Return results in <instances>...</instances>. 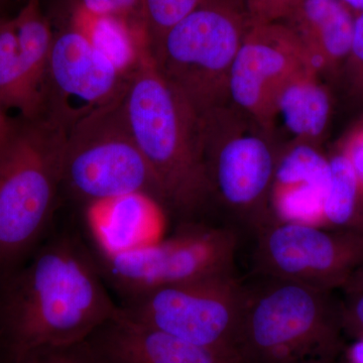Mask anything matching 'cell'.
Masks as SVG:
<instances>
[{"label":"cell","mask_w":363,"mask_h":363,"mask_svg":"<svg viewBox=\"0 0 363 363\" xmlns=\"http://www.w3.org/2000/svg\"><path fill=\"white\" fill-rule=\"evenodd\" d=\"M252 238L255 277L334 291L363 264V236L348 231L276 221Z\"/></svg>","instance_id":"9c48e42d"},{"label":"cell","mask_w":363,"mask_h":363,"mask_svg":"<svg viewBox=\"0 0 363 363\" xmlns=\"http://www.w3.org/2000/svg\"><path fill=\"white\" fill-rule=\"evenodd\" d=\"M250 25L279 23L288 18L298 0H240Z\"/></svg>","instance_id":"603a6c76"},{"label":"cell","mask_w":363,"mask_h":363,"mask_svg":"<svg viewBox=\"0 0 363 363\" xmlns=\"http://www.w3.org/2000/svg\"><path fill=\"white\" fill-rule=\"evenodd\" d=\"M342 290L345 293L363 294V264L353 272Z\"/></svg>","instance_id":"83f0119b"},{"label":"cell","mask_w":363,"mask_h":363,"mask_svg":"<svg viewBox=\"0 0 363 363\" xmlns=\"http://www.w3.org/2000/svg\"><path fill=\"white\" fill-rule=\"evenodd\" d=\"M346 62L355 90L363 93V11L355 14L350 52Z\"/></svg>","instance_id":"d4e9b609"},{"label":"cell","mask_w":363,"mask_h":363,"mask_svg":"<svg viewBox=\"0 0 363 363\" xmlns=\"http://www.w3.org/2000/svg\"><path fill=\"white\" fill-rule=\"evenodd\" d=\"M340 1L354 14L363 11V0H340Z\"/></svg>","instance_id":"f546056e"},{"label":"cell","mask_w":363,"mask_h":363,"mask_svg":"<svg viewBox=\"0 0 363 363\" xmlns=\"http://www.w3.org/2000/svg\"><path fill=\"white\" fill-rule=\"evenodd\" d=\"M250 23L240 0H205L154 50L167 80L200 116L222 108L234 60Z\"/></svg>","instance_id":"5b68a950"},{"label":"cell","mask_w":363,"mask_h":363,"mask_svg":"<svg viewBox=\"0 0 363 363\" xmlns=\"http://www.w3.org/2000/svg\"><path fill=\"white\" fill-rule=\"evenodd\" d=\"M339 152L350 162L363 191V124L351 131Z\"/></svg>","instance_id":"4316f807"},{"label":"cell","mask_w":363,"mask_h":363,"mask_svg":"<svg viewBox=\"0 0 363 363\" xmlns=\"http://www.w3.org/2000/svg\"><path fill=\"white\" fill-rule=\"evenodd\" d=\"M329 169L323 228L363 236V191L352 167L338 152L329 157Z\"/></svg>","instance_id":"ac0fdd59"},{"label":"cell","mask_w":363,"mask_h":363,"mask_svg":"<svg viewBox=\"0 0 363 363\" xmlns=\"http://www.w3.org/2000/svg\"><path fill=\"white\" fill-rule=\"evenodd\" d=\"M99 264L70 236L39 248L0 293V335L16 363L33 351L84 342L119 311Z\"/></svg>","instance_id":"6da1fadb"},{"label":"cell","mask_w":363,"mask_h":363,"mask_svg":"<svg viewBox=\"0 0 363 363\" xmlns=\"http://www.w3.org/2000/svg\"><path fill=\"white\" fill-rule=\"evenodd\" d=\"M86 341L99 363H243L236 353L195 345L121 311Z\"/></svg>","instance_id":"4fadbf2b"},{"label":"cell","mask_w":363,"mask_h":363,"mask_svg":"<svg viewBox=\"0 0 363 363\" xmlns=\"http://www.w3.org/2000/svg\"><path fill=\"white\" fill-rule=\"evenodd\" d=\"M329 157L311 145L303 143L279 157L272 186L311 184L328 187Z\"/></svg>","instance_id":"ffe728a7"},{"label":"cell","mask_w":363,"mask_h":363,"mask_svg":"<svg viewBox=\"0 0 363 363\" xmlns=\"http://www.w3.org/2000/svg\"><path fill=\"white\" fill-rule=\"evenodd\" d=\"M70 26L128 79L138 68L143 57L152 51L149 33L143 21L91 13L73 6Z\"/></svg>","instance_id":"9a60e30c"},{"label":"cell","mask_w":363,"mask_h":363,"mask_svg":"<svg viewBox=\"0 0 363 363\" xmlns=\"http://www.w3.org/2000/svg\"><path fill=\"white\" fill-rule=\"evenodd\" d=\"M128 82V78L69 25L55 35L52 43L44 113L68 130L72 104H76V123L121 97Z\"/></svg>","instance_id":"7c38bea8"},{"label":"cell","mask_w":363,"mask_h":363,"mask_svg":"<svg viewBox=\"0 0 363 363\" xmlns=\"http://www.w3.org/2000/svg\"><path fill=\"white\" fill-rule=\"evenodd\" d=\"M123 107L162 196L182 222L199 221L211 201L203 116L162 75L152 51L128 79Z\"/></svg>","instance_id":"7a4b0ae2"},{"label":"cell","mask_w":363,"mask_h":363,"mask_svg":"<svg viewBox=\"0 0 363 363\" xmlns=\"http://www.w3.org/2000/svg\"><path fill=\"white\" fill-rule=\"evenodd\" d=\"M18 52L28 85L45 111V88L55 35L40 9V0H28L13 18Z\"/></svg>","instance_id":"e0dca14e"},{"label":"cell","mask_w":363,"mask_h":363,"mask_svg":"<svg viewBox=\"0 0 363 363\" xmlns=\"http://www.w3.org/2000/svg\"><path fill=\"white\" fill-rule=\"evenodd\" d=\"M67 128L44 113L13 121L0 138V267L37 247L63 185Z\"/></svg>","instance_id":"277c9868"},{"label":"cell","mask_w":363,"mask_h":363,"mask_svg":"<svg viewBox=\"0 0 363 363\" xmlns=\"http://www.w3.org/2000/svg\"><path fill=\"white\" fill-rule=\"evenodd\" d=\"M355 14L340 0H298L285 23L318 72L334 70L350 55Z\"/></svg>","instance_id":"5bb4252c"},{"label":"cell","mask_w":363,"mask_h":363,"mask_svg":"<svg viewBox=\"0 0 363 363\" xmlns=\"http://www.w3.org/2000/svg\"><path fill=\"white\" fill-rule=\"evenodd\" d=\"M344 335L342 302L333 291L264 277L245 283L243 363H333Z\"/></svg>","instance_id":"3957f363"},{"label":"cell","mask_w":363,"mask_h":363,"mask_svg":"<svg viewBox=\"0 0 363 363\" xmlns=\"http://www.w3.org/2000/svg\"><path fill=\"white\" fill-rule=\"evenodd\" d=\"M342 302V323L345 335L363 340V294L345 293Z\"/></svg>","instance_id":"484cf974"},{"label":"cell","mask_w":363,"mask_h":363,"mask_svg":"<svg viewBox=\"0 0 363 363\" xmlns=\"http://www.w3.org/2000/svg\"><path fill=\"white\" fill-rule=\"evenodd\" d=\"M18 363H99L87 341L33 351Z\"/></svg>","instance_id":"7402d4cb"},{"label":"cell","mask_w":363,"mask_h":363,"mask_svg":"<svg viewBox=\"0 0 363 363\" xmlns=\"http://www.w3.org/2000/svg\"><path fill=\"white\" fill-rule=\"evenodd\" d=\"M333 363H350V362L348 359H342V358L340 357L338 360H336V362Z\"/></svg>","instance_id":"4dcf8cb0"},{"label":"cell","mask_w":363,"mask_h":363,"mask_svg":"<svg viewBox=\"0 0 363 363\" xmlns=\"http://www.w3.org/2000/svg\"><path fill=\"white\" fill-rule=\"evenodd\" d=\"M11 123H13V121H9L7 118L6 114H4V109L0 107V138L6 135L7 130L11 128Z\"/></svg>","instance_id":"f1b7e54d"},{"label":"cell","mask_w":363,"mask_h":363,"mask_svg":"<svg viewBox=\"0 0 363 363\" xmlns=\"http://www.w3.org/2000/svg\"><path fill=\"white\" fill-rule=\"evenodd\" d=\"M318 75L319 72L312 68L300 72L284 86L277 99V114L303 143L319 138L330 116V97Z\"/></svg>","instance_id":"2e32d148"},{"label":"cell","mask_w":363,"mask_h":363,"mask_svg":"<svg viewBox=\"0 0 363 363\" xmlns=\"http://www.w3.org/2000/svg\"><path fill=\"white\" fill-rule=\"evenodd\" d=\"M0 107L16 109L23 118L44 113V105L30 89L21 64L13 18L0 25Z\"/></svg>","instance_id":"d6986e66"},{"label":"cell","mask_w":363,"mask_h":363,"mask_svg":"<svg viewBox=\"0 0 363 363\" xmlns=\"http://www.w3.org/2000/svg\"><path fill=\"white\" fill-rule=\"evenodd\" d=\"M245 300V281L231 274L157 289L123 301L119 311L187 342L240 355Z\"/></svg>","instance_id":"ba28073f"},{"label":"cell","mask_w":363,"mask_h":363,"mask_svg":"<svg viewBox=\"0 0 363 363\" xmlns=\"http://www.w3.org/2000/svg\"><path fill=\"white\" fill-rule=\"evenodd\" d=\"M204 123V159L212 196L228 213L227 225L255 236L277 220L272 211V183L279 157L271 145L252 133L222 138Z\"/></svg>","instance_id":"30bf717a"},{"label":"cell","mask_w":363,"mask_h":363,"mask_svg":"<svg viewBox=\"0 0 363 363\" xmlns=\"http://www.w3.org/2000/svg\"><path fill=\"white\" fill-rule=\"evenodd\" d=\"M205 0H142L143 18L152 52L164 35Z\"/></svg>","instance_id":"44dd1931"},{"label":"cell","mask_w":363,"mask_h":363,"mask_svg":"<svg viewBox=\"0 0 363 363\" xmlns=\"http://www.w3.org/2000/svg\"><path fill=\"white\" fill-rule=\"evenodd\" d=\"M2 21H4V18H0V25H1Z\"/></svg>","instance_id":"1f68e13d"},{"label":"cell","mask_w":363,"mask_h":363,"mask_svg":"<svg viewBox=\"0 0 363 363\" xmlns=\"http://www.w3.org/2000/svg\"><path fill=\"white\" fill-rule=\"evenodd\" d=\"M240 233L206 222H182L164 240L112 250L99 264L123 301L157 289L235 274Z\"/></svg>","instance_id":"8992f818"},{"label":"cell","mask_w":363,"mask_h":363,"mask_svg":"<svg viewBox=\"0 0 363 363\" xmlns=\"http://www.w3.org/2000/svg\"><path fill=\"white\" fill-rule=\"evenodd\" d=\"M73 6L80 7L91 13L121 16L145 23L142 0H74Z\"/></svg>","instance_id":"cb8c5ba5"},{"label":"cell","mask_w":363,"mask_h":363,"mask_svg":"<svg viewBox=\"0 0 363 363\" xmlns=\"http://www.w3.org/2000/svg\"><path fill=\"white\" fill-rule=\"evenodd\" d=\"M123 94L67 130L62 187L89 206L135 193L162 206L156 180L126 123Z\"/></svg>","instance_id":"52a82bcc"},{"label":"cell","mask_w":363,"mask_h":363,"mask_svg":"<svg viewBox=\"0 0 363 363\" xmlns=\"http://www.w3.org/2000/svg\"><path fill=\"white\" fill-rule=\"evenodd\" d=\"M308 68L316 70L285 23L250 25L231 68L229 96L260 125L269 128L279 92Z\"/></svg>","instance_id":"8fae6325"}]
</instances>
